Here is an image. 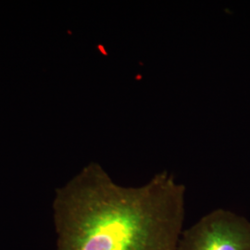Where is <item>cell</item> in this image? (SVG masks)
I'll use <instances>...</instances> for the list:
<instances>
[{
    "mask_svg": "<svg viewBox=\"0 0 250 250\" xmlns=\"http://www.w3.org/2000/svg\"><path fill=\"white\" fill-rule=\"evenodd\" d=\"M179 250H250V222L218 208L184 229Z\"/></svg>",
    "mask_w": 250,
    "mask_h": 250,
    "instance_id": "2",
    "label": "cell"
},
{
    "mask_svg": "<svg viewBox=\"0 0 250 250\" xmlns=\"http://www.w3.org/2000/svg\"><path fill=\"white\" fill-rule=\"evenodd\" d=\"M57 250H179L186 188L161 171L146 185H117L92 162L56 190Z\"/></svg>",
    "mask_w": 250,
    "mask_h": 250,
    "instance_id": "1",
    "label": "cell"
}]
</instances>
